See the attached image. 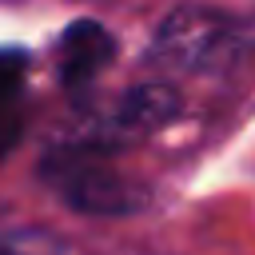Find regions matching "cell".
Masks as SVG:
<instances>
[{
    "label": "cell",
    "mask_w": 255,
    "mask_h": 255,
    "mask_svg": "<svg viewBox=\"0 0 255 255\" xmlns=\"http://www.w3.org/2000/svg\"><path fill=\"white\" fill-rule=\"evenodd\" d=\"M183 112V96L167 80H143L128 88L104 120V139H139L167 128Z\"/></svg>",
    "instance_id": "3957f363"
},
{
    "label": "cell",
    "mask_w": 255,
    "mask_h": 255,
    "mask_svg": "<svg viewBox=\"0 0 255 255\" xmlns=\"http://www.w3.org/2000/svg\"><path fill=\"white\" fill-rule=\"evenodd\" d=\"M0 255H72V251L48 227H12L0 235Z\"/></svg>",
    "instance_id": "5b68a950"
},
{
    "label": "cell",
    "mask_w": 255,
    "mask_h": 255,
    "mask_svg": "<svg viewBox=\"0 0 255 255\" xmlns=\"http://www.w3.org/2000/svg\"><path fill=\"white\" fill-rule=\"evenodd\" d=\"M112 56H116V36L96 20H76L60 36V76L72 88L100 76Z\"/></svg>",
    "instance_id": "277c9868"
},
{
    "label": "cell",
    "mask_w": 255,
    "mask_h": 255,
    "mask_svg": "<svg viewBox=\"0 0 255 255\" xmlns=\"http://www.w3.org/2000/svg\"><path fill=\"white\" fill-rule=\"evenodd\" d=\"M44 179L56 187V195L72 211H84V215H131L147 203V191L139 183H131L128 175H120L116 167L84 151L52 155L44 163Z\"/></svg>",
    "instance_id": "7a4b0ae2"
},
{
    "label": "cell",
    "mask_w": 255,
    "mask_h": 255,
    "mask_svg": "<svg viewBox=\"0 0 255 255\" xmlns=\"http://www.w3.org/2000/svg\"><path fill=\"white\" fill-rule=\"evenodd\" d=\"M239 52H243V32L227 12L183 4L159 20L147 60L167 72H223L235 64Z\"/></svg>",
    "instance_id": "6da1fadb"
},
{
    "label": "cell",
    "mask_w": 255,
    "mask_h": 255,
    "mask_svg": "<svg viewBox=\"0 0 255 255\" xmlns=\"http://www.w3.org/2000/svg\"><path fill=\"white\" fill-rule=\"evenodd\" d=\"M20 139V112H16V96H0V159L16 147Z\"/></svg>",
    "instance_id": "8992f818"
},
{
    "label": "cell",
    "mask_w": 255,
    "mask_h": 255,
    "mask_svg": "<svg viewBox=\"0 0 255 255\" xmlns=\"http://www.w3.org/2000/svg\"><path fill=\"white\" fill-rule=\"evenodd\" d=\"M20 76H24V52L4 48L0 52V96H16L20 92Z\"/></svg>",
    "instance_id": "52a82bcc"
}]
</instances>
